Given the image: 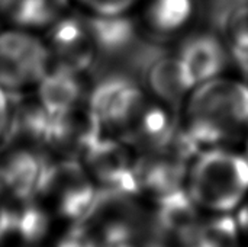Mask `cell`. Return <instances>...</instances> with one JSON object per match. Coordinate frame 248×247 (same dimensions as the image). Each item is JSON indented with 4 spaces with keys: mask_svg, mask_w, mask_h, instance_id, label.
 I'll return each mask as SVG.
<instances>
[{
    "mask_svg": "<svg viewBox=\"0 0 248 247\" xmlns=\"http://www.w3.org/2000/svg\"><path fill=\"white\" fill-rule=\"evenodd\" d=\"M180 119L201 147H232L248 131V82L222 74L198 84Z\"/></svg>",
    "mask_w": 248,
    "mask_h": 247,
    "instance_id": "obj_1",
    "label": "cell"
},
{
    "mask_svg": "<svg viewBox=\"0 0 248 247\" xmlns=\"http://www.w3.org/2000/svg\"><path fill=\"white\" fill-rule=\"evenodd\" d=\"M185 189L214 214L237 210L248 197V157L232 147H206L193 159Z\"/></svg>",
    "mask_w": 248,
    "mask_h": 247,
    "instance_id": "obj_2",
    "label": "cell"
},
{
    "mask_svg": "<svg viewBox=\"0 0 248 247\" xmlns=\"http://www.w3.org/2000/svg\"><path fill=\"white\" fill-rule=\"evenodd\" d=\"M155 100L144 86L124 74H106L94 79L87 105L100 137L121 140L129 146Z\"/></svg>",
    "mask_w": 248,
    "mask_h": 247,
    "instance_id": "obj_3",
    "label": "cell"
},
{
    "mask_svg": "<svg viewBox=\"0 0 248 247\" xmlns=\"http://www.w3.org/2000/svg\"><path fill=\"white\" fill-rule=\"evenodd\" d=\"M201 150L180 122L166 137L135 151L140 194H147L157 201L185 189L190 165Z\"/></svg>",
    "mask_w": 248,
    "mask_h": 247,
    "instance_id": "obj_4",
    "label": "cell"
},
{
    "mask_svg": "<svg viewBox=\"0 0 248 247\" xmlns=\"http://www.w3.org/2000/svg\"><path fill=\"white\" fill-rule=\"evenodd\" d=\"M97 186L77 159H45L35 198L58 217L78 221L89 211Z\"/></svg>",
    "mask_w": 248,
    "mask_h": 247,
    "instance_id": "obj_5",
    "label": "cell"
},
{
    "mask_svg": "<svg viewBox=\"0 0 248 247\" xmlns=\"http://www.w3.org/2000/svg\"><path fill=\"white\" fill-rule=\"evenodd\" d=\"M51 67L45 39L33 31H0V87L10 96L35 90Z\"/></svg>",
    "mask_w": 248,
    "mask_h": 247,
    "instance_id": "obj_6",
    "label": "cell"
},
{
    "mask_svg": "<svg viewBox=\"0 0 248 247\" xmlns=\"http://www.w3.org/2000/svg\"><path fill=\"white\" fill-rule=\"evenodd\" d=\"M138 195L129 191L97 188L89 211L78 221L94 234L102 247L140 239L150 224Z\"/></svg>",
    "mask_w": 248,
    "mask_h": 247,
    "instance_id": "obj_7",
    "label": "cell"
},
{
    "mask_svg": "<svg viewBox=\"0 0 248 247\" xmlns=\"http://www.w3.org/2000/svg\"><path fill=\"white\" fill-rule=\"evenodd\" d=\"M44 39L49 52L51 67L90 76L96 61V42L89 15H64L46 29Z\"/></svg>",
    "mask_w": 248,
    "mask_h": 247,
    "instance_id": "obj_8",
    "label": "cell"
},
{
    "mask_svg": "<svg viewBox=\"0 0 248 247\" xmlns=\"http://www.w3.org/2000/svg\"><path fill=\"white\" fill-rule=\"evenodd\" d=\"M80 162L99 189L140 194L137 183V153L126 143L99 135Z\"/></svg>",
    "mask_w": 248,
    "mask_h": 247,
    "instance_id": "obj_9",
    "label": "cell"
},
{
    "mask_svg": "<svg viewBox=\"0 0 248 247\" xmlns=\"http://www.w3.org/2000/svg\"><path fill=\"white\" fill-rule=\"evenodd\" d=\"M97 137L99 132L86 100L51 116L46 135V159L81 160Z\"/></svg>",
    "mask_w": 248,
    "mask_h": 247,
    "instance_id": "obj_10",
    "label": "cell"
},
{
    "mask_svg": "<svg viewBox=\"0 0 248 247\" xmlns=\"http://www.w3.org/2000/svg\"><path fill=\"white\" fill-rule=\"evenodd\" d=\"M141 83L154 100L179 114L196 87L195 79L176 52H163L153 60Z\"/></svg>",
    "mask_w": 248,
    "mask_h": 247,
    "instance_id": "obj_11",
    "label": "cell"
},
{
    "mask_svg": "<svg viewBox=\"0 0 248 247\" xmlns=\"http://www.w3.org/2000/svg\"><path fill=\"white\" fill-rule=\"evenodd\" d=\"M176 54L190 71L196 86L225 74L231 63L224 36L211 28L186 35L180 41Z\"/></svg>",
    "mask_w": 248,
    "mask_h": 247,
    "instance_id": "obj_12",
    "label": "cell"
},
{
    "mask_svg": "<svg viewBox=\"0 0 248 247\" xmlns=\"http://www.w3.org/2000/svg\"><path fill=\"white\" fill-rule=\"evenodd\" d=\"M44 160L45 157L35 150L0 144V192L9 201L32 198Z\"/></svg>",
    "mask_w": 248,
    "mask_h": 247,
    "instance_id": "obj_13",
    "label": "cell"
},
{
    "mask_svg": "<svg viewBox=\"0 0 248 247\" xmlns=\"http://www.w3.org/2000/svg\"><path fill=\"white\" fill-rule=\"evenodd\" d=\"M196 16V0H148L140 23L150 38L164 44L180 35Z\"/></svg>",
    "mask_w": 248,
    "mask_h": 247,
    "instance_id": "obj_14",
    "label": "cell"
},
{
    "mask_svg": "<svg viewBox=\"0 0 248 247\" xmlns=\"http://www.w3.org/2000/svg\"><path fill=\"white\" fill-rule=\"evenodd\" d=\"M84 74L49 67L35 87V96L49 116L68 111L87 100L89 90Z\"/></svg>",
    "mask_w": 248,
    "mask_h": 247,
    "instance_id": "obj_15",
    "label": "cell"
},
{
    "mask_svg": "<svg viewBox=\"0 0 248 247\" xmlns=\"http://www.w3.org/2000/svg\"><path fill=\"white\" fill-rule=\"evenodd\" d=\"M70 0H3L0 7L10 22L23 29H48L68 13Z\"/></svg>",
    "mask_w": 248,
    "mask_h": 247,
    "instance_id": "obj_16",
    "label": "cell"
},
{
    "mask_svg": "<svg viewBox=\"0 0 248 247\" xmlns=\"http://www.w3.org/2000/svg\"><path fill=\"white\" fill-rule=\"evenodd\" d=\"M240 233L237 218L228 214H215L201 221L195 247H237Z\"/></svg>",
    "mask_w": 248,
    "mask_h": 247,
    "instance_id": "obj_17",
    "label": "cell"
},
{
    "mask_svg": "<svg viewBox=\"0 0 248 247\" xmlns=\"http://www.w3.org/2000/svg\"><path fill=\"white\" fill-rule=\"evenodd\" d=\"M92 15L119 16L126 15L140 0H76Z\"/></svg>",
    "mask_w": 248,
    "mask_h": 247,
    "instance_id": "obj_18",
    "label": "cell"
},
{
    "mask_svg": "<svg viewBox=\"0 0 248 247\" xmlns=\"http://www.w3.org/2000/svg\"><path fill=\"white\" fill-rule=\"evenodd\" d=\"M57 247H102V245L81 221H76Z\"/></svg>",
    "mask_w": 248,
    "mask_h": 247,
    "instance_id": "obj_19",
    "label": "cell"
},
{
    "mask_svg": "<svg viewBox=\"0 0 248 247\" xmlns=\"http://www.w3.org/2000/svg\"><path fill=\"white\" fill-rule=\"evenodd\" d=\"M12 114V96L0 87V143L3 141Z\"/></svg>",
    "mask_w": 248,
    "mask_h": 247,
    "instance_id": "obj_20",
    "label": "cell"
},
{
    "mask_svg": "<svg viewBox=\"0 0 248 247\" xmlns=\"http://www.w3.org/2000/svg\"><path fill=\"white\" fill-rule=\"evenodd\" d=\"M12 211L9 199L0 192V242H3L10 234Z\"/></svg>",
    "mask_w": 248,
    "mask_h": 247,
    "instance_id": "obj_21",
    "label": "cell"
},
{
    "mask_svg": "<svg viewBox=\"0 0 248 247\" xmlns=\"http://www.w3.org/2000/svg\"><path fill=\"white\" fill-rule=\"evenodd\" d=\"M237 223L241 231L248 233V197L247 199L238 207V217H237Z\"/></svg>",
    "mask_w": 248,
    "mask_h": 247,
    "instance_id": "obj_22",
    "label": "cell"
},
{
    "mask_svg": "<svg viewBox=\"0 0 248 247\" xmlns=\"http://www.w3.org/2000/svg\"><path fill=\"white\" fill-rule=\"evenodd\" d=\"M243 143H244V153L248 157V131L247 134H246V137H244V140H243Z\"/></svg>",
    "mask_w": 248,
    "mask_h": 247,
    "instance_id": "obj_23",
    "label": "cell"
},
{
    "mask_svg": "<svg viewBox=\"0 0 248 247\" xmlns=\"http://www.w3.org/2000/svg\"><path fill=\"white\" fill-rule=\"evenodd\" d=\"M1 1H3V0H0V4H1Z\"/></svg>",
    "mask_w": 248,
    "mask_h": 247,
    "instance_id": "obj_24",
    "label": "cell"
}]
</instances>
